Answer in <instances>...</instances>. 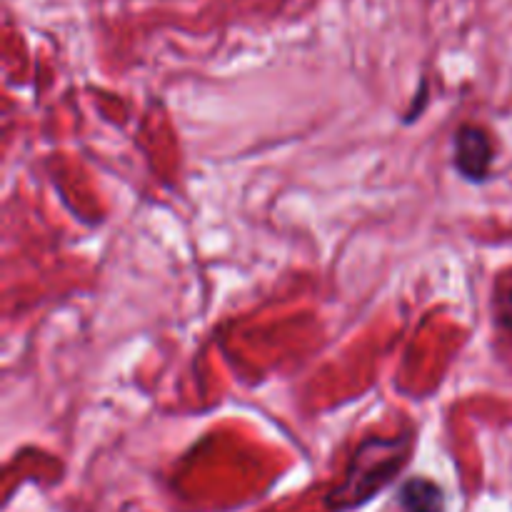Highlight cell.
Listing matches in <instances>:
<instances>
[{
	"mask_svg": "<svg viewBox=\"0 0 512 512\" xmlns=\"http://www.w3.org/2000/svg\"><path fill=\"white\" fill-rule=\"evenodd\" d=\"M425 103H428V78H425V88H423V93H418L415 95V100H413V108H408V113H405V123H413L415 118H418L420 113H423L425 110Z\"/></svg>",
	"mask_w": 512,
	"mask_h": 512,
	"instance_id": "obj_5",
	"label": "cell"
},
{
	"mask_svg": "<svg viewBox=\"0 0 512 512\" xmlns=\"http://www.w3.org/2000/svg\"><path fill=\"white\" fill-rule=\"evenodd\" d=\"M495 318L503 330L512 333V273L498 280V290H495Z\"/></svg>",
	"mask_w": 512,
	"mask_h": 512,
	"instance_id": "obj_4",
	"label": "cell"
},
{
	"mask_svg": "<svg viewBox=\"0 0 512 512\" xmlns=\"http://www.w3.org/2000/svg\"><path fill=\"white\" fill-rule=\"evenodd\" d=\"M398 508L400 512H445L448 510V495L443 485L433 478L415 475L400 483L398 488Z\"/></svg>",
	"mask_w": 512,
	"mask_h": 512,
	"instance_id": "obj_3",
	"label": "cell"
},
{
	"mask_svg": "<svg viewBox=\"0 0 512 512\" xmlns=\"http://www.w3.org/2000/svg\"><path fill=\"white\" fill-rule=\"evenodd\" d=\"M413 443V433L370 435L360 440L343 480L325 495V508L330 512H350L368 505L403 473L413 455Z\"/></svg>",
	"mask_w": 512,
	"mask_h": 512,
	"instance_id": "obj_1",
	"label": "cell"
},
{
	"mask_svg": "<svg viewBox=\"0 0 512 512\" xmlns=\"http://www.w3.org/2000/svg\"><path fill=\"white\" fill-rule=\"evenodd\" d=\"M453 168L468 183L480 185L490 178L495 163V140L488 128L463 123L453 135Z\"/></svg>",
	"mask_w": 512,
	"mask_h": 512,
	"instance_id": "obj_2",
	"label": "cell"
}]
</instances>
